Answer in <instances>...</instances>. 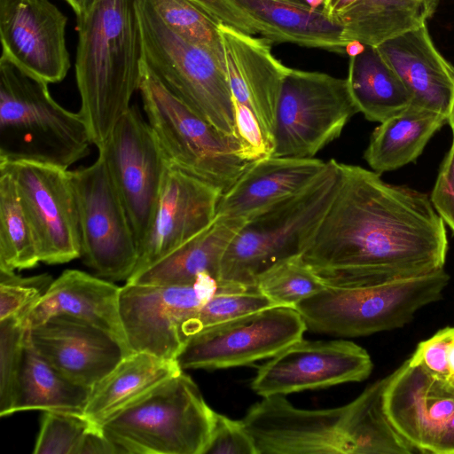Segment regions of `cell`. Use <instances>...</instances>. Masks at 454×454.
<instances>
[{
  "mask_svg": "<svg viewBox=\"0 0 454 454\" xmlns=\"http://www.w3.org/2000/svg\"><path fill=\"white\" fill-rule=\"evenodd\" d=\"M335 194L301 257L326 286L354 287L444 269L446 223L427 193L338 162Z\"/></svg>",
  "mask_w": 454,
  "mask_h": 454,
  "instance_id": "6da1fadb",
  "label": "cell"
},
{
  "mask_svg": "<svg viewBox=\"0 0 454 454\" xmlns=\"http://www.w3.org/2000/svg\"><path fill=\"white\" fill-rule=\"evenodd\" d=\"M77 28L79 114L99 150L139 89L143 37L137 0H94L77 17Z\"/></svg>",
  "mask_w": 454,
  "mask_h": 454,
  "instance_id": "7a4b0ae2",
  "label": "cell"
},
{
  "mask_svg": "<svg viewBox=\"0 0 454 454\" xmlns=\"http://www.w3.org/2000/svg\"><path fill=\"white\" fill-rule=\"evenodd\" d=\"M48 84L1 56L0 160L67 169L89 155L85 121L57 103Z\"/></svg>",
  "mask_w": 454,
  "mask_h": 454,
  "instance_id": "3957f363",
  "label": "cell"
},
{
  "mask_svg": "<svg viewBox=\"0 0 454 454\" xmlns=\"http://www.w3.org/2000/svg\"><path fill=\"white\" fill-rule=\"evenodd\" d=\"M338 161L300 192L245 221L221 261L218 284L257 288L258 278L277 263L301 255L335 194Z\"/></svg>",
  "mask_w": 454,
  "mask_h": 454,
  "instance_id": "277c9868",
  "label": "cell"
},
{
  "mask_svg": "<svg viewBox=\"0 0 454 454\" xmlns=\"http://www.w3.org/2000/svg\"><path fill=\"white\" fill-rule=\"evenodd\" d=\"M214 417L198 386L182 371L100 427L120 453L204 454Z\"/></svg>",
  "mask_w": 454,
  "mask_h": 454,
  "instance_id": "5b68a950",
  "label": "cell"
},
{
  "mask_svg": "<svg viewBox=\"0 0 454 454\" xmlns=\"http://www.w3.org/2000/svg\"><path fill=\"white\" fill-rule=\"evenodd\" d=\"M137 11L145 64L173 95L219 132L237 139L223 52L177 35L151 0H137Z\"/></svg>",
  "mask_w": 454,
  "mask_h": 454,
  "instance_id": "8992f818",
  "label": "cell"
},
{
  "mask_svg": "<svg viewBox=\"0 0 454 454\" xmlns=\"http://www.w3.org/2000/svg\"><path fill=\"white\" fill-rule=\"evenodd\" d=\"M450 281L444 269L387 283L325 286L295 306L310 331L365 336L402 327L421 308L437 301Z\"/></svg>",
  "mask_w": 454,
  "mask_h": 454,
  "instance_id": "52a82bcc",
  "label": "cell"
},
{
  "mask_svg": "<svg viewBox=\"0 0 454 454\" xmlns=\"http://www.w3.org/2000/svg\"><path fill=\"white\" fill-rule=\"evenodd\" d=\"M147 121L168 164L223 193L250 162L235 138L219 132L173 95L142 60L138 89Z\"/></svg>",
  "mask_w": 454,
  "mask_h": 454,
  "instance_id": "ba28073f",
  "label": "cell"
},
{
  "mask_svg": "<svg viewBox=\"0 0 454 454\" xmlns=\"http://www.w3.org/2000/svg\"><path fill=\"white\" fill-rule=\"evenodd\" d=\"M357 113L346 78L290 67L278 103L272 156L314 158Z\"/></svg>",
  "mask_w": 454,
  "mask_h": 454,
  "instance_id": "9c48e42d",
  "label": "cell"
},
{
  "mask_svg": "<svg viewBox=\"0 0 454 454\" xmlns=\"http://www.w3.org/2000/svg\"><path fill=\"white\" fill-rule=\"evenodd\" d=\"M69 173L83 262L98 276L127 280L137 265V242L105 157L98 153L94 163Z\"/></svg>",
  "mask_w": 454,
  "mask_h": 454,
  "instance_id": "30bf717a",
  "label": "cell"
},
{
  "mask_svg": "<svg viewBox=\"0 0 454 454\" xmlns=\"http://www.w3.org/2000/svg\"><path fill=\"white\" fill-rule=\"evenodd\" d=\"M218 290L208 274L187 285L126 283L120 289L119 313L131 353L176 360L185 340L184 324Z\"/></svg>",
  "mask_w": 454,
  "mask_h": 454,
  "instance_id": "8fae6325",
  "label": "cell"
},
{
  "mask_svg": "<svg viewBox=\"0 0 454 454\" xmlns=\"http://www.w3.org/2000/svg\"><path fill=\"white\" fill-rule=\"evenodd\" d=\"M307 330L294 308L276 306L190 336L176 361L184 369H223L270 358L302 339Z\"/></svg>",
  "mask_w": 454,
  "mask_h": 454,
  "instance_id": "7c38bea8",
  "label": "cell"
},
{
  "mask_svg": "<svg viewBox=\"0 0 454 454\" xmlns=\"http://www.w3.org/2000/svg\"><path fill=\"white\" fill-rule=\"evenodd\" d=\"M98 153L106 159L139 247L150 228L168 162L137 105L121 116Z\"/></svg>",
  "mask_w": 454,
  "mask_h": 454,
  "instance_id": "4fadbf2b",
  "label": "cell"
},
{
  "mask_svg": "<svg viewBox=\"0 0 454 454\" xmlns=\"http://www.w3.org/2000/svg\"><path fill=\"white\" fill-rule=\"evenodd\" d=\"M14 178L36 238L40 261L60 264L81 257L76 199L68 169L32 161L0 160Z\"/></svg>",
  "mask_w": 454,
  "mask_h": 454,
  "instance_id": "5bb4252c",
  "label": "cell"
},
{
  "mask_svg": "<svg viewBox=\"0 0 454 454\" xmlns=\"http://www.w3.org/2000/svg\"><path fill=\"white\" fill-rule=\"evenodd\" d=\"M348 406L304 410L282 395L263 397L241 419L257 454H351Z\"/></svg>",
  "mask_w": 454,
  "mask_h": 454,
  "instance_id": "9a60e30c",
  "label": "cell"
},
{
  "mask_svg": "<svg viewBox=\"0 0 454 454\" xmlns=\"http://www.w3.org/2000/svg\"><path fill=\"white\" fill-rule=\"evenodd\" d=\"M372 361L361 346L348 340H300L262 364L251 382L263 397L362 381Z\"/></svg>",
  "mask_w": 454,
  "mask_h": 454,
  "instance_id": "2e32d148",
  "label": "cell"
},
{
  "mask_svg": "<svg viewBox=\"0 0 454 454\" xmlns=\"http://www.w3.org/2000/svg\"><path fill=\"white\" fill-rule=\"evenodd\" d=\"M67 21L49 0H0L1 56L47 83L61 82L70 67Z\"/></svg>",
  "mask_w": 454,
  "mask_h": 454,
  "instance_id": "e0dca14e",
  "label": "cell"
},
{
  "mask_svg": "<svg viewBox=\"0 0 454 454\" xmlns=\"http://www.w3.org/2000/svg\"><path fill=\"white\" fill-rule=\"evenodd\" d=\"M383 406L391 425L414 453L436 454L454 413V387L408 359L387 375Z\"/></svg>",
  "mask_w": 454,
  "mask_h": 454,
  "instance_id": "ac0fdd59",
  "label": "cell"
},
{
  "mask_svg": "<svg viewBox=\"0 0 454 454\" xmlns=\"http://www.w3.org/2000/svg\"><path fill=\"white\" fill-rule=\"evenodd\" d=\"M222 195L216 187L168 164L132 275L208 227L216 217Z\"/></svg>",
  "mask_w": 454,
  "mask_h": 454,
  "instance_id": "d6986e66",
  "label": "cell"
},
{
  "mask_svg": "<svg viewBox=\"0 0 454 454\" xmlns=\"http://www.w3.org/2000/svg\"><path fill=\"white\" fill-rule=\"evenodd\" d=\"M37 353L73 381L92 387L131 352L108 332L68 315L28 326Z\"/></svg>",
  "mask_w": 454,
  "mask_h": 454,
  "instance_id": "ffe728a7",
  "label": "cell"
},
{
  "mask_svg": "<svg viewBox=\"0 0 454 454\" xmlns=\"http://www.w3.org/2000/svg\"><path fill=\"white\" fill-rule=\"evenodd\" d=\"M225 71L232 98L257 116L273 146L276 113L288 67L272 53V42L219 24Z\"/></svg>",
  "mask_w": 454,
  "mask_h": 454,
  "instance_id": "44dd1931",
  "label": "cell"
},
{
  "mask_svg": "<svg viewBox=\"0 0 454 454\" xmlns=\"http://www.w3.org/2000/svg\"><path fill=\"white\" fill-rule=\"evenodd\" d=\"M326 167L327 161L315 158L269 156L251 161L223 193L216 216L246 221L308 187Z\"/></svg>",
  "mask_w": 454,
  "mask_h": 454,
  "instance_id": "7402d4cb",
  "label": "cell"
},
{
  "mask_svg": "<svg viewBox=\"0 0 454 454\" xmlns=\"http://www.w3.org/2000/svg\"><path fill=\"white\" fill-rule=\"evenodd\" d=\"M376 48L403 82L411 97V105L440 113L449 119L454 67L434 46L427 25Z\"/></svg>",
  "mask_w": 454,
  "mask_h": 454,
  "instance_id": "603a6c76",
  "label": "cell"
},
{
  "mask_svg": "<svg viewBox=\"0 0 454 454\" xmlns=\"http://www.w3.org/2000/svg\"><path fill=\"white\" fill-rule=\"evenodd\" d=\"M120 289L84 271L67 270L34 303L27 322L34 326L52 316H72L108 332L129 349L119 313Z\"/></svg>",
  "mask_w": 454,
  "mask_h": 454,
  "instance_id": "cb8c5ba5",
  "label": "cell"
},
{
  "mask_svg": "<svg viewBox=\"0 0 454 454\" xmlns=\"http://www.w3.org/2000/svg\"><path fill=\"white\" fill-rule=\"evenodd\" d=\"M245 220L216 216L201 232L129 277L126 283L187 285L208 274L218 281L223 255Z\"/></svg>",
  "mask_w": 454,
  "mask_h": 454,
  "instance_id": "d4e9b609",
  "label": "cell"
},
{
  "mask_svg": "<svg viewBox=\"0 0 454 454\" xmlns=\"http://www.w3.org/2000/svg\"><path fill=\"white\" fill-rule=\"evenodd\" d=\"M242 8L268 29L273 43H289L345 54L342 27L325 12L288 0H238Z\"/></svg>",
  "mask_w": 454,
  "mask_h": 454,
  "instance_id": "484cf974",
  "label": "cell"
},
{
  "mask_svg": "<svg viewBox=\"0 0 454 454\" xmlns=\"http://www.w3.org/2000/svg\"><path fill=\"white\" fill-rule=\"evenodd\" d=\"M440 0H356L336 13L348 43L357 41L377 47L406 32L427 25Z\"/></svg>",
  "mask_w": 454,
  "mask_h": 454,
  "instance_id": "4316f807",
  "label": "cell"
},
{
  "mask_svg": "<svg viewBox=\"0 0 454 454\" xmlns=\"http://www.w3.org/2000/svg\"><path fill=\"white\" fill-rule=\"evenodd\" d=\"M182 371L176 360L145 352L131 353L91 387L84 415L101 425L113 414Z\"/></svg>",
  "mask_w": 454,
  "mask_h": 454,
  "instance_id": "83f0119b",
  "label": "cell"
},
{
  "mask_svg": "<svg viewBox=\"0 0 454 454\" xmlns=\"http://www.w3.org/2000/svg\"><path fill=\"white\" fill-rule=\"evenodd\" d=\"M446 123L447 116L411 105L374 129L364 160L378 174L400 168L415 161Z\"/></svg>",
  "mask_w": 454,
  "mask_h": 454,
  "instance_id": "f1b7e54d",
  "label": "cell"
},
{
  "mask_svg": "<svg viewBox=\"0 0 454 454\" xmlns=\"http://www.w3.org/2000/svg\"><path fill=\"white\" fill-rule=\"evenodd\" d=\"M347 82L354 103L364 118L381 123L405 111L411 97L376 47L349 57Z\"/></svg>",
  "mask_w": 454,
  "mask_h": 454,
  "instance_id": "f546056e",
  "label": "cell"
},
{
  "mask_svg": "<svg viewBox=\"0 0 454 454\" xmlns=\"http://www.w3.org/2000/svg\"><path fill=\"white\" fill-rule=\"evenodd\" d=\"M91 387L59 372L31 345L27 333L11 414L41 410L84 414Z\"/></svg>",
  "mask_w": 454,
  "mask_h": 454,
  "instance_id": "4dcf8cb0",
  "label": "cell"
},
{
  "mask_svg": "<svg viewBox=\"0 0 454 454\" xmlns=\"http://www.w3.org/2000/svg\"><path fill=\"white\" fill-rule=\"evenodd\" d=\"M40 261L36 238L18 185L0 169V270L30 269Z\"/></svg>",
  "mask_w": 454,
  "mask_h": 454,
  "instance_id": "1f68e13d",
  "label": "cell"
},
{
  "mask_svg": "<svg viewBox=\"0 0 454 454\" xmlns=\"http://www.w3.org/2000/svg\"><path fill=\"white\" fill-rule=\"evenodd\" d=\"M326 286L301 255L286 259L263 272L257 289L276 306L295 308Z\"/></svg>",
  "mask_w": 454,
  "mask_h": 454,
  "instance_id": "d6a6232c",
  "label": "cell"
},
{
  "mask_svg": "<svg viewBox=\"0 0 454 454\" xmlns=\"http://www.w3.org/2000/svg\"><path fill=\"white\" fill-rule=\"evenodd\" d=\"M276 307L257 288H229L218 284L217 292L183 325L186 340L206 328Z\"/></svg>",
  "mask_w": 454,
  "mask_h": 454,
  "instance_id": "836d02e7",
  "label": "cell"
},
{
  "mask_svg": "<svg viewBox=\"0 0 454 454\" xmlns=\"http://www.w3.org/2000/svg\"><path fill=\"white\" fill-rule=\"evenodd\" d=\"M27 311L0 320V416L11 415L28 330Z\"/></svg>",
  "mask_w": 454,
  "mask_h": 454,
  "instance_id": "e575fe53",
  "label": "cell"
},
{
  "mask_svg": "<svg viewBox=\"0 0 454 454\" xmlns=\"http://www.w3.org/2000/svg\"><path fill=\"white\" fill-rule=\"evenodd\" d=\"M165 24L187 41L223 52L218 25L189 0H151Z\"/></svg>",
  "mask_w": 454,
  "mask_h": 454,
  "instance_id": "d590c367",
  "label": "cell"
},
{
  "mask_svg": "<svg viewBox=\"0 0 454 454\" xmlns=\"http://www.w3.org/2000/svg\"><path fill=\"white\" fill-rule=\"evenodd\" d=\"M96 423L84 414L43 411L34 454H77L87 431Z\"/></svg>",
  "mask_w": 454,
  "mask_h": 454,
  "instance_id": "8d00e7d4",
  "label": "cell"
},
{
  "mask_svg": "<svg viewBox=\"0 0 454 454\" xmlns=\"http://www.w3.org/2000/svg\"><path fill=\"white\" fill-rule=\"evenodd\" d=\"M52 282L46 273L24 278L14 270H0V320L31 309Z\"/></svg>",
  "mask_w": 454,
  "mask_h": 454,
  "instance_id": "74e56055",
  "label": "cell"
},
{
  "mask_svg": "<svg viewBox=\"0 0 454 454\" xmlns=\"http://www.w3.org/2000/svg\"><path fill=\"white\" fill-rule=\"evenodd\" d=\"M234 127L239 145V157L248 162L273 154V146L255 114L247 106L232 98Z\"/></svg>",
  "mask_w": 454,
  "mask_h": 454,
  "instance_id": "f35d334b",
  "label": "cell"
},
{
  "mask_svg": "<svg viewBox=\"0 0 454 454\" xmlns=\"http://www.w3.org/2000/svg\"><path fill=\"white\" fill-rule=\"evenodd\" d=\"M204 454H257V451L241 420H234L215 411Z\"/></svg>",
  "mask_w": 454,
  "mask_h": 454,
  "instance_id": "ab89813d",
  "label": "cell"
},
{
  "mask_svg": "<svg viewBox=\"0 0 454 454\" xmlns=\"http://www.w3.org/2000/svg\"><path fill=\"white\" fill-rule=\"evenodd\" d=\"M189 1L217 25H227L249 35L267 36V27L246 12L238 0Z\"/></svg>",
  "mask_w": 454,
  "mask_h": 454,
  "instance_id": "60d3db41",
  "label": "cell"
},
{
  "mask_svg": "<svg viewBox=\"0 0 454 454\" xmlns=\"http://www.w3.org/2000/svg\"><path fill=\"white\" fill-rule=\"evenodd\" d=\"M450 338V326L436 332L432 337L419 342L409 361L419 364L432 375L447 379L448 348Z\"/></svg>",
  "mask_w": 454,
  "mask_h": 454,
  "instance_id": "b9f144b4",
  "label": "cell"
},
{
  "mask_svg": "<svg viewBox=\"0 0 454 454\" xmlns=\"http://www.w3.org/2000/svg\"><path fill=\"white\" fill-rule=\"evenodd\" d=\"M430 198L434 208L454 234V143L440 166Z\"/></svg>",
  "mask_w": 454,
  "mask_h": 454,
  "instance_id": "7bdbcfd3",
  "label": "cell"
},
{
  "mask_svg": "<svg viewBox=\"0 0 454 454\" xmlns=\"http://www.w3.org/2000/svg\"><path fill=\"white\" fill-rule=\"evenodd\" d=\"M436 454H454V413L445 427Z\"/></svg>",
  "mask_w": 454,
  "mask_h": 454,
  "instance_id": "ee69618b",
  "label": "cell"
},
{
  "mask_svg": "<svg viewBox=\"0 0 454 454\" xmlns=\"http://www.w3.org/2000/svg\"><path fill=\"white\" fill-rule=\"evenodd\" d=\"M356 0H325L323 8L325 13L332 19L339 12L344 10ZM334 20V19H333Z\"/></svg>",
  "mask_w": 454,
  "mask_h": 454,
  "instance_id": "f6af8a7d",
  "label": "cell"
},
{
  "mask_svg": "<svg viewBox=\"0 0 454 454\" xmlns=\"http://www.w3.org/2000/svg\"><path fill=\"white\" fill-rule=\"evenodd\" d=\"M447 381L454 387V326H450V338L448 348Z\"/></svg>",
  "mask_w": 454,
  "mask_h": 454,
  "instance_id": "bcb514c9",
  "label": "cell"
},
{
  "mask_svg": "<svg viewBox=\"0 0 454 454\" xmlns=\"http://www.w3.org/2000/svg\"><path fill=\"white\" fill-rule=\"evenodd\" d=\"M73 8L76 17L81 16L91 5L94 0H66Z\"/></svg>",
  "mask_w": 454,
  "mask_h": 454,
  "instance_id": "7dc6e473",
  "label": "cell"
},
{
  "mask_svg": "<svg viewBox=\"0 0 454 454\" xmlns=\"http://www.w3.org/2000/svg\"><path fill=\"white\" fill-rule=\"evenodd\" d=\"M365 45L357 42L351 41L345 46V54L348 57H356L364 51Z\"/></svg>",
  "mask_w": 454,
  "mask_h": 454,
  "instance_id": "c3c4849f",
  "label": "cell"
},
{
  "mask_svg": "<svg viewBox=\"0 0 454 454\" xmlns=\"http://www.w3.org/2000/svg\"><path fill=\"white\" fill-rule=\"evenodd\" d=\"M448 124L450 125V129H451V133H452V143L451 144H453L454 143V92H453V97H452V101H451L449 119H448Z\"/></svg>",
  "mask_w": 454,
  "mask_h": 454,
  "instance_id": "681fc988",
  "label": "cell"
},
{
  "mask_svg": "<svg viewBox=\"0 0 454 454\" xmlns=\"http://www.w3.org/2000/svg\"><path fill=\"white\" fill-rule=\"evenodd\" d=\"M306 4L312 10H316L324 5L325 0H304Z\"/></svg>",
  "mask_w": 454,
  "mask_h": 454,
  "instance_id": "f907efd6",
  "label": "cell"
},
{
  "mask_svg": "<svg viewBox=\"0 0 454 454\" xmlns=\"http://www.w3.org/2000/svg\"><path fill=\"white\" fill-rule=\"evenodd\" d=\"M288 1L293 2V3H296V4H306L304 0H288Z\"/></svg>",
  "mask_w": 454,
  "mask_h": 454,
  "instance_id": "816d5d0a",
  "label": "cell"
}]
</instances>
